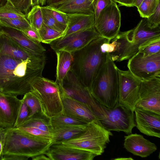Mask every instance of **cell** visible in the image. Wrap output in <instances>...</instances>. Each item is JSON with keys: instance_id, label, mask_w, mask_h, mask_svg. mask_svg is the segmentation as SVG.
Wrapping results in <instances>:
<instances>
[{"instance_id": "cell-1", "label": "cell", "mask_w": 160, "mask_h": 160, "mask_svg": "<svg viewBox=\"0 0 160 160\" xmlns=\"http://www.w3.org/2000/svg\"><path fill=\"white\" fill-rule=\"evenodd\" d=\"M45 55L25 60L7 55H0V92L15 96L31 91V84L42 77Z\"/></svg>"}, {"instance_id": "cell-2", "label": "cell", "mask_w": 160, "mask_h": 160, "mask_svg": "<svg viewBox=\"0 0 160 160\" xmlns=\"http://www.w3.org/2000/svg\"><path fill=\"white\" fill-rule=\"evenodd\" d=\"M108 40L99 37L83 48L72 53L73 60L70 70L81 83L89 90L94 79L106 60L108 53L103 50L101 46Z\"/></svg>"}, {"instance_id": "cell-3", "label": "cell", "mask_w": 160, "mask_h": 160, "mask_svg": "<svg viewBox=\"0 0 160 160\" xmlns=\"http://www.w3.org/2000/svg\"><path fill=\"white\" fill-rule=\"evenodd\" d=\"M118 68L108 53L106 60L94 79L90 90L98 103L108 108H113L118 103Z\"/></svg>"}, {"instance_id": "cell-4", "label": "cell", "mask_w": 160, "mask_h": 160, "mask_svg": "<svg viewBox=\"0 0 160 160\" xmlns=\"http://www.w3.org/2000/svg\"><path fill=\"white\" fill-rule=\"evenodd\" d=\"M5 129L2 156H17L27 160L44 154L52 144L31 137L15 128Z\"/></svg>"}, {"instance_id": "cell-5", "label": "cell", "mask_w": 160, "mask_h": 160, "mask_svg": "<svg viewBox=\"0 0 160 160\" xmlns=\"http://www.w3.org/2000/svg\"><path fill=\"white\" fill-rule=\"evenodd\" d=\"M113 135L106 129L98 120L87 124L83 131L76 137L62 143L65 146L79 149L101 155Z\"/></svg>"}, {"instance_id": "cell-6", "label": "cell", "mask_w": 160, "mask_h": 160, "mask_svg": "<svg viewBox=\"0 0 160 160\" xmlns=\"http://www.w3.org/2000/svg\"><path fill=\"white\" fill-rule=\"evenodd\" d=\"M31 88L45 115L51 118L63 113L61 89L56 81L37 77L31 82Z\"/></svg>"}, {"instance_id": "cell-7", "label": "cell", "mask_w": 160, "mask_h": 160, "mask_svg": "<svg viewBox=\"0 0 160 160\" xmlns=\"http://www.w3.org/2000/svg\"><path fill=\"white\" fill-rule=\"evenodd\" d=\"M96 115L102 126L110 131H122L128 135L136 126L134 112L119 103L112 108L99 104Z\"/></svg>"}, {"instance_id": "cell-8", "label": "cell", "mask_w": 160, "mask_h": 160, "mask_svg": "<svg viewBox=\"0 0 160 160\" xmlns=\"http://www.w3.org/2000/svg\"><path fill=\"white\" fill-rule=\"evenodd\" d=\"M128 46L126 59H129L136 54L139 49L152 42L160 39V26L152 27L147 18H142L133 29L128 31Z\"/></svg>"}, {"instance_id": "cell-9", "label": "cell", "mask_w": 160, "mask_h": 160, "mask_svg": "<svg viewBox=\"0 0 160 160\" xmlns=\"http://www.w3.org/2000/svg\"><path fill=\"white\" fill-rule=\"evenodd\" d=\"M128 70L141 81L160 78V52L144 57L137 52L129 59Z\"/></svg>"}, {"instance_id": "cell-10", "label": "cell", "mask_w": 160, "mask_h": 160, "mask_svg": "<svg viewBox=\"0 0 160 160\" xmlns=\"http://www.w3.org/2000/svg\"><path fill=\"white\" fill-rule=\"evenodd\" d=\"M119 76V103L134 112L139 99V93L142 81L128 70L118 68Z\"/></svg>"}, {"instance_id": "cell-11", "label": "cell", "mask_w": 160, "mask_h": 160, "mask_svg": "<svg viewBox=\"0 0 160 160\" xmlns=\"http://www.w3.org/2000/svg\"><path fill=\"white\" fill-rule=\"evenodd\" d=\"M121 15L117 2L112 1L100 13L95 27L101 36L111 40L120 32Z\"/></svg>"}, {"instance_id": "cell-12", "label": "cell", "mask_w": 160, "mask_h": 160, "mask_svg": "<svg viewBox=\"0 0 160 160\" xmlns=\"http://www.w3.org/2000/svg\"><path fill=\"white\" fill-rule=\"evenodd\" d=\"M102 37L95 27L72 33L53 41L49 44L55 52L63 50L73 53L83 48L93 40Z\"/></svg>"}, {"instance_id": "cell-13", "label": "cell", "mask_w": 160, "mask_h": 160, "mask_svg": "<svg viewBox=\"0 0 160 160\" xmlns=\"http://www.w3.org/2000/svg\"><path fill=\"white\" fill-rule=\"evenodd\" d=\"M136 107L160 114V78L142 81Z\"/></svg>"}, {"instance_id": "cell-14", "label": "cell", "mask_w": 160, "mask_h": 160, "mask_svg": "<svg viewBox=\"0 0 160 160\" xmlns=\"http://www.w3.org/2000/svg\"><path fill=\"white\" fill-rule=\"evenodd\" d=\"M60 88L68 96L86 104L94 113L98 103L89 90L81 83L71 70L65 77L62 87Z\"/></svg>"}, {"instance_id": "cell-15", "label": "cell", "mask_w": 160, "mask_h": 160, "mask_svg": "<svg viewBox=\"0 0 160 160\" xmlns=\"http://www.w3.org/2000/svg\"><path fill=\"white\" fill-rule=\"evenodd\" d=\"M137 128L146 135L160 138V114L136 107L134 110Z\"/></svg>"}, {"instance_id": "cell-16", "label": "cell", "mask_w": 160, "mask_h": 160, "mask_svg": "<svg viewBox=\"0 0 160 160\" xmlns=\"http://www.w3.org/2000/svg\"><path fill=\"white\" fill-rule=\"evenodd\" d=\"M61 91L64 113L86 123L98 120L88 105L68 96L61 89Z\"/></svg>"}, {"instance_id": "cell-17", "label": "cell", "mask_w": 160, "mask_h": 160, "mask_svg": "<svg viewBox=\"0 0 160 160\" xmlns=\"http://www.w3.org/2000/svg\"><path fill=\"white\" fill-rule=\"evenodd\" d=\"M21 102L17 96L0 92V127L13 128Z\"/></svg>"}, {"instance_id": "cell-18", "label": "cell", "mask_w": 160, "mask_h": 160, "mask_svg": "<svg viewBox=\"0 0 160 160\" xmlns=\"http://www.w3.org/2000/svg\"><path fill=\"white\" fill-rule=\"evenodd\" d=\"M44 154L50 160H92L97 156L91 152L67 147L62 143L51 144Z\"/></svg>"}, {"instance_id": "cell-19", "label": "cell", "mask_w": 160, "mask_h": 160, "mask_svg": "<svg viewBox=\"0 0 160 160\" xmlns=\"http://www.w3.org/2000/svg\"><path fill=\"white\" fill-rule=\"evenodd\" d=\"M124 146L128 152L134 155L146 158L155 152L156 145L140 134H131L124 136Z\"/></svg>"}, {"instance_id": "cell-20", "label": "cell", "mask_w": 160, "mask_h": 160, "mask_svg": "<svg viewBox=\"0 0 160 160\" xmlns=\"http://www.w3.org/2000/svg\"><path fill=\"white\" fill-rule=\"evenodd\" d=\"M2 27L1 32L10 38L31 55L37 57L45 55L46 50L41 43L32 41L20 31Z\"/></svg>"}, {"instance_id": "cell-21", "label": "cell", "mask_w": 160, "mask_h": 160, "mask_svg": "<svg viewBox=\"0 0 160 160\" xmlns=\"http://www.w3.org/2000/svg\"><path fill=\"white\" fill-rule=\"evenodd\" d=\"M67 15L68 24L63 36L61 38L95 27L94 14L87 15L80 13H69Z\"/></svg>"}, {"instance_id": "cell-22", "label": "cell", "mask_w": 160, "mask_h": 160, "mask_svg": "<svg viewBox=\"0 0 160 160\" xmlns=\"http://www.w3.org/2000/svg\"><path fill=\"white\" fill-rule=\"evenodd\" d=\"M1 55H8L17 59L23 60L37 57L31 55L10 38L0 32Z\"/></svg>"}, {"instance_id": "cell-23", "label": "cell", "mask_w": 160, "mask_h": 160, "mask_svg": "<svg viewBox=\"0 0 160 160\" xmlns=\"http://www.w3.org/2000/svg\"><path fill=\"white\" fill-rule=\"evenodd\" d=\"M93 0H68L56 8L67 14L80 13L87 15L94 14Z\"/></svg>"}, {"instance_id": "cell-24", "label": "cell", "mask_w": 160, "mask_h": 160, "mask_svg": "<svg viewBox=\"0 0 160 160\" xmlns=\"http://www.w3.org/2000/svg\"><path fill=\"white\" fill-rule=\"evenodd\" d=\"M55 52L57 57L56 82L62 88L64 80L71 68L73 60V55L72 53L63 50Z\"/></svg>"}, {"instance_id": "cell-25", "label": "cell", "mask_w": 160, "mask_h": 160, "mask_svg": "<svg viewBox=\"0 0 160 160\" xmlns=\"http://www.w3.org/2000/svg\"><path fill=\"white\" fill-rule=\"evenodd\" d=\"M87 125L83 126H64L53 128L52 144L61 143L76 137L82 132Z\"/></svg>"}, {"instance_id": "cell-26", "label": "cell", "mask_w": 160, "mask_h": 160, "mask_svg": "<svg viewBox=\"0 0 160 160\" xmlns=\"http://www.w3.org/2000/svg\"><path fill=\"white\" fill-rule=\"evenodd\" d=\"M50 118L42 112H41L28 118L20 126L33 127L52 133L53 128L51 123Z\"/></svg>"}, {"instance_id": "cell-27", "label": "cell", "mask_w": 160, "mask_h": 160, "mask_svg": "<svg viewBox=\"0 0 160 160\" xmlns=\"http://www.w3.org/2000/svg\"><path fill=\"white\" fill-rule=\"evenodd\" d=\"M50 122L53 128L64 126L86 125V123L64 113L50 118Z\"/></svg>"}, {"instance_id": "cell-28", "label": "cell", "mask_w": 160, "mask_h": 160, "mask_svg": "<svg viewBox=\"0 0 160 160\" xmlns=\"http://www.w3.org/2000/svg\"><path fill=\"white\" fill-rule=\"evenodd\" d=\"M16 128L33 138L45 142L52 143L53 135L51 133L31 127L20 126Z\"/></svg>"}, {"instance_id": "cell-29", "label": "cell", "mask_w": 160, "mask_h": 160, "mask_svg": "<svg viewBox=\"0 0 160 160\" xmlns=\"http://www.w3.org/2000/svg\"><path fill=\"white\" fill-rule=\"evenodd\" d=\"M41 6L36 5L32 8L26 15V18L29 22L31 27L38 31L42 26L43 19Z\"/></svg>"}, {"instance_id": "cell-30", "label": "cell", "mask_w": 160, "mask_h": 160, "mask_svg": "<svg viewBox=\"0 0 160 160\" xmlns=\"http://www.w3.org/2000/svg\"><path fill=\"white\" fill-rule=\"evenodd\" d=\"M0 25L2 27L22 31L31 27L27 18L6 19L0 18Z\"/></svg>"}, {"instance_id": "cell-31", "label": "cell", "mask_w": 160, "mask_h": 160, "mask_svg": "<svg viewBox=\"0 0 160 160\" xmlns=\"http://www.w3.org/2000/svg\"><path fill=\"white\" fill-rule=\"evenodd\" d=\"M0 18H27L26 15L14 7L8 1L0 7Z\"/></svg>"}, {"instance_id": "cell-32", "label": "cell", "mask_w": 160, "mask_h": 160, "mask_svg": "<svg viewBox=\"0 0 160 160\" xmlns=\"http://www.w3.org/2000/svg\"><path fill=\"white\" fill-rule=\"evenodd\" d=\"M41 42L50 44L53 41L62 37L63 33L56 31L44 24L38 31Z\"/></svg>"}, {"instance_id": "cell-33", "label": "cell", "mask_w": 160, "mask_h": 160, "mask_svg": "<svg viewBox=\"0 0 160 160\" xmlns=\"http://www.w3.org/2000/svg\"><path fill=\"white\" fill-rule=\"evenodd\" d=\"M22 99L27 105L29 110L30 113L28 118L37 113L42 112L38 99L31 91L25 94Z\"/></svg>"}, {"instance_id": "cell-34", "label": "cell", "mask_w": 160, "mask_h": 160, "mask_svg": "<svg viewBox=\"0 0 160 160\" xmlns=\"http://www.w3.org/2000/svg\"><path fill=\"white\" fill-rule=\"evenodd\" d=\"M160 0H143L137 8L141 17L147 18L155 11Z\"/></svg>"}, {"instance_id": "cell-35", "label": "cell", "mask_w": 160, "mask_h": 160, "mask_svg": "<svg viewBox=\"0 0 160 160\" xmlns=\"http://www.w3.org/2000/svg\"><path fill=\"white\" fill-rule=\"evenodd\" d=\"M43 19V24L56 31L63 33L67 26L62 24L57 21L48 13L44 6L41 7Z\"/></svg>"}, {"instance_id": "cell-36", "label": "cell", "mask_w": 160, "mask_h": 160, "mask_svg": "<svg viewBox=\"0 0 160 160\" xmlns=\"http://www.w3.org/2000/svg\"><path fill=\"white\" fill-rule=\"evenodd\" d=\"M138 52L144 57L160 52V39L152 42L140 48Z\"/></svg>"}, {"instance_id": "cell-37", "label": "cell", "mask_w": 160, "mask_h": 160, "mask_svg": "<svg viewBox=\"0 0 160 160\" xmlns=\"http://www.w3.org/2000/svg\"><path fill=\"white\" fill-rule=\"evenodd\" d=\"M16 122L13 128H17L22 125L28 118L29 114V108L22 99Z\"/></svg>"}, {"instance_id": "cell-38", "label": "cell", "mask_w": 160, "mask_h": 160, "mask_svg": "<svg viewBox=\"0 0 160 160\" xmlns=\"http://www.w3.org/2000/svg\"><path fill=\"white\" fill-rule=\"evenodd\" d=\"M48 13L58 22L67 26L68 24L67 14L58 9L56 7L44 6Z\"/></svg>"}, {"instance_id": "cell-39", "label": "cell", "mask_w": 160, "mask_h": 160, "mask_svg": "<svg viewBox=\"0 0 160 160\" xmlns=\"http://www.w3.org/2000/svg\"><path fill=\"white\" fill-rule=\"evenodd\" d=\"M14 7L26 15L32 8L31 0H7Z\"/></svg>"}, {"instance_id": "cell-40", "label": "cell", "mask_w": 160, "mask_h": 160, "mask_svg": "<svg viewBox=\"0 0 160 160\" xmlns=\"http://www.w3.org/2000/svg\"><path fill=\"white\" fill-rule=\"evenodd\" d=\"M112 0H93L92 4L94 10L95 22L97 19L101 12L109 5Z\"/></svg>"}, {"instance_id": "cell-41", "label": "cell", "mask_w": 160, "mask_h": 160, "mask_svg": "<svg viewBox=\"0 0 160 160\" xmlns=\"http://www.w3.org/2000/svg\"><path fill=\"white\" fill-rule=\"evenodd\" d=\"M147 20L149 25L155 27L160 26V4L158 3L154 12L148 17Z\"/></svg>"}, {"instance_id": "cell-42", "label": "cell", "mask_w": 160, "mask_h": 160, "mask_svg": "<svg viewBox=\"0 0 160 160\" xmlns=\"http://www.w3.org/2000/svg\"><path fill=\"white\" fill-rule=\"evenodd\" d=\"M21 31L32 41L38 43L41 42L38 31L32 27H31Z\"/></svg>"}, {"instance_id": "cell-43", "label": "cell", "mask_w": 160, "mask_h": 160, "mask_svg": "<svg viewBox=\"0 0 160 160\" xmlns=\"http://www.w3.org/2000/svg\"><path fill=\"white\" fill-rule=\"evenodd\" d=\"M5 140V129L0 127V160L3 155Z\"/></svg>"}, {"instance_id": "cell-44", "label": "cell", "mask_w": 160, "mask_h": 160, "mask_svg": "<svg viewBox=\"0 0 160 160\" xmlns=\"http://www.w3.org/2000/svg\"><path fill=\"white\" fill-rule=\"evenodd\" d=\"M68 0H46L45 6H49L56 7L60 4Z\"/></svg>"}, {"instance_id": "cell-45", "label": "cell", "mask_w": 160, "mask_h": 160, "mask_svg": "<svg viewBox=\"0 0 160 160\" xmlns=\"http://www.w3.org/2000/svg\"><path fill=\"white\" fill-rule=\"evenodd\" d=\"M136 0H119L118 3L120 6H125L128 7L134 6Z\"/></svg>"}, {"instance_id": "cell-46", "label": "cell", "mask_w": 160, "mask_h": 160, "mask_svg": "<svg viewBox=\"0 0 160 160\" xmlns=\"http://www.w3.org/2000/svg\"><path fill=\"white\" fill-rule=\"evenodd\" d=\"M46 2V0H31L32 7L36 5L45 6Z\"/></svg>"}, {"instance_id": "cell-47", "label": "cell", "mask_w": 160, "mask_h": 160, "mask_svg": "<svg viewBox=\"0 0 160 160\" xmlns=\"http://www.w3.org/2000/svg\"><path fill=\"white\" fill-rule=\"evenodd\" d=\"M32 160H50L49 158L44 154H40L32 158Z\"/></svg>"}, {"instance_id": "cell-48", "label": "cell", "mask_w": 160, "mask_h": 160, "mask_svg": "<svg viewBox=\"0 0 160 160\" xmlns=\"http://www.w3.org/2000/svg\"><path fill=\"white\" fill-rule=\"evenodd\" d=\"M143 0H136V2L134 4V6L137 8Z\"/></svg>"}, {"instance_id": "cell-49", "label": "cell", "mask_w": 160, "mask_h": 160, "mask_svg": "<svg viewBox=\"0 0 160 160\" xmlns=\"http://www.w3.org/2000/svg\"><path fill=\"white\" fill-rule=\"evenodd\" d=\"M7 1V0H0V7L4 5Z\"/></svg>"}, {"instance_id": "cell-50", "label": "cell", "mask_w": 160, "mask_h": 160, "mask_svg": "<svg viewBox=\"0 0 160 160\" xmlns=\"http://www.w3.org/2000/svg\"><path fill=\"white\" fill-rule=\"evenodd\" d=\"M112 0L113 1L116 2H118L119 1V0Z\"/></svg>"}, {"instance_id": "cell-51", "label": "cell", "mask_w": 160, "mask_h": 160, "mask_svg": "<svg viewBox=\"0 0 160 160\" xmlns=\"http://www.w3.org/2000/svg\"><path fill=\"white\" fill-rule=\"evenodd\" d=\"M1 25H0V30H1Z\"/></svg>"}]
</instances>
